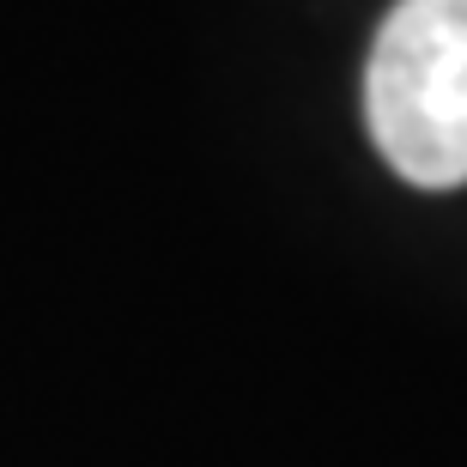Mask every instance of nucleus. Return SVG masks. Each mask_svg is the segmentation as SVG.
Here are the masks:
<instances>
[{
	"instance_id": "f257e3e1",
	"label": "nucleus",
	"mask_w": 467,
	"mask_h": 467,
	"mask_svg": "<svg viewBox=\"0 0 467 467\" xmlns=\"http://www.w3.org/2000/svg\"><path fill=\"white\" fill-rule=\"evenodd\" d=\"M364 121L413 189L467 182V0H395L364 67Z\"/></svg>"
}]
</instances>
